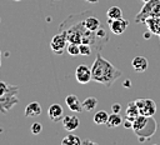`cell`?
I'll return each mask as SVG.
<instances>
[{"instance_id":"12","label":"cell","mask_w":160,"mask_h":145,"mask_svg":"<svg viewBox=\"0 0 160 145\" xmlns=\"http://www.w3.org/2000/svg\"><path fill=\"white\" fill-rule=\"evenodd\" d=\"M61 121H62L64 129L66 131H70V132L74 131V130H76L79 128V125H80V120L75 115H64V118H62Z\"/></svg>"},{"instance_id":"13","label":"cell","mask_w":160,"mask_h":145,"mask_svg":"<svg viewBox=\"0 0 160 145\" xmlns=\"http://www.w3.org/2000/svg\"><path fill=\"white\" fill-rule=\"evenodd\" d=\"M131 66H132V69H134L136 72H144V71L148 69V66H149V61H148V59H146L145 56L139 55V56H135V58L132 59Z\"/></svg>"},{"instance_id":"8","label":"cell","mask_w":160,"mask_h":145,"mask_svg":"<svg viewBox=\"0 0 160 145\" xmlns=\"http://www.w3.org/2000/svg\"><path fill=\"white\" fill-rule=\"evenodd\" d=\"M75 79L78 82L85 85L89 81H91V68H89L85 64H80L78 65L76 70H75Z\"/></svg>"},{"instance_id":"28","label":"cell","mask_w":160,"mask_h":145,"mask_svg":"<svg viewBox=\"0 0 160 145\" xmlns=\"http://www.w3.org/2000/svg\"><path fill=\"white\" fill-rule=\"evenodd\" d=\"M130 84H131V81H130V80H125V81L122 82V86H124V88H130V86H131Z\"/></svg>"},{"instance_id":"21","label":"cell","mask_w":160,"mask_h":145,"mask_svg":"<svg viewBox=\"0 0 160 145\" xmlns=\"http://www.w3.org/2000/svg\"><path fill=\"white\" fill-rule=\"evenodd\" d=\"M61 144L62 145H81V139L74 134H69L61 140Z\"/></svg>"},{"instance_id":"33","label":"cell","mask_w":160,"mask_h":145,"mask_svg":"<svg viewBox=\"0 0 160 145\" xmlns=\"http://www.w3.org/2000/svg\"><path fill=\"white\" fill-rule=\"evenodd\" d=\"M0 58H1V51H0Z\"/></svg>"},{"instance_id":"34","label":"cell","mask_w":160,"mask_h":145,"mask_svg":"<svg viewBox=\"0 0 160 145\" xmlns=\"http://www.w3.org/2000/svg\"><path fill=\"white\" fill-rule=\"evenodd\" d=\"M15 1H20V0H15Z\"/></svg>"},{"instance_id":"29","label":"cell","mask_w":160,"mask_h":145,"mask_svg":"<svg viewBox=\"0 0 160 145\" xmlns=\"http://www.w3.org/2000/svg\"><path fill=\"white\" fill-rule=\"evenodd\" d=\"M86 2H90V4H96L99 0H85Z\"/></svg>"},{"instance_id":"1","label":"cell","mask_w":160,"mask_h":145,"mask_svg":"<svg viewBox=\"0 0 160 145\" xmlns=\"http://www.w3.org/2000/svg\"><path fill=\"white\" fill-rule=\"evenodd\" d=\"M120 76L121 71L119 69H116L110 61L104 59L100 54H96V58L91 66V79L95 82L110 88Z\"/></svg>"},{"instance_id":"15","label":"cell","mask_w":160,"mask_h":145,"mask_svg":"<svg viewBox=\"0 0 160 145\" xmlns=\"http://www.w3.org/2000/svg\"><path fill=\"white\" fill-rule=\"evenodd\" d=\"M139 115H140V112H139L138 105L135 104V101H130V102L126 105L125 119H128V120H130V121H134Z\"/></svg>"},{"instance_id":"25","label":"cell","mask_w":160,"mask_h":145,"mask_svg":"<svg viewBox=\"0 0 160 145\" xmlns=\"http://www.w3.org/2000/svg\"><path fill=\"white\" fill-rule=\"evenodd\" d=\"M9 84L8 82H5V81H0V96L1 95H4L8 90H9Z\"/></svg>"},{"instance_id":"22","label":"cell","mask_w":160,"mask_h":145,"mask_svg":"<svg viewBox=\"0 0 160 145\" xmlns=\"http://www.w3.org/2000/svg\"><path fill=\"white\" fill-rule=\"evenodd\" d=\"M66 50H68L69 55H71V56H79V55H80L79 44H76V42H69Z\"/></svg>"},{"instance_id":"19","label":"cell","mask_w":160,"mask_h":145,"mask_svg":"<svg viewBox=\"0 0 160 145\" xmlns=\"http://www.w3.org/2000/svg\"><path fill=\"white\" fill-rule=\"evenodd\" d=\"M106 16H108V19H111V20L120 19V18H122V11L119 6H110L106 11Z\"/></svg>"},{"instance_id":"11","label":"cell","mask_w":160,"mask_h":145,"mask_svg":"<svg viewBox=\"0 0 160 145\" xmlns=\"http://www.w3.org/2000/svg\"><path fill=\"white\" fill-rule=\"evenodd\" d=\"M65 102L68 105V108L72 111V112H81L84 111V108H82V102L79 100V98L74 94H70L65 98Z\"/></svg>"},{"instance_id":"14","label":"cell","mask_w":160,"mask_h":145,"mask_svg":"<svg viewBox=\"0 0 160 145\" xmlns=\"http://www.w3.org/2000/svg\"><path fill=\"white\" fill-rule=\"evenodd\" d=\"M24 112L26 118H38L41 114V105L38 101H32L26 105Z\"/></svg>"},{"instance_id":"7","label":"cell","mask_w":160,"mask_h":145,"mask_svg":"<svg viewBox=\"0 0 160 145\" xmlns=\"http://www.w3.org/2000/svg\"><path fill=\"white\" fill-rule=\"evenodd\" d=\"M135 104L139 108V112L145 116H154L156 112V104L151 99H136Z\"/></svg>"},{"instance_id":"27","label":"cell","mask_w":160,"mask_h":145,"mask_svg":"<svg viewBox=\"0 0 160 145\" xmlns=\"http://www.w3.org/2000/svg\"><path fill=\"white\" fill-rule=\"evenodd\" d=\"M122 125H124L125 129H131V128H132V121L125 119V121H122Z\"/></svg>"},{"instance_id":"17","label":"cell","mask_w":160,"mask_h":145,"mask_svg":"<svg viewBox=\"0 0 160 145\" xmlns=\"http://www.w3.org/2000/svg\"><path fill=\"white\" fill-rule=\"evenodd\" d=\"M121 124H122V118H121L120 112H119V114L111 112V114L109 115V119H108V122H106V126H108L109 129L118 128V126L121 125Z\"/></svg>"},{"instance_id":"10","label":"cell","mask_w":160,"mask_h":145,"mask_svg":"<svg viewBox=\"0 0 160 145\" xmlns=\"http://www.w3.org/2000/svg\"><path fill=\"white\" fill-rule=\"evenodd\" d=\"M48 116L51 121L54 122H58V121H61L62 118H64V110H62V106L60 104H51L48 109Z\"/></svg>"},{"instance_id":"26","label":"cell","mask_w":160,"mask_h":145,"mask_svg":"<svg viewBox=\"0 0 160 145\" xmlns=\"http://www.w3.org/2000/svg\"><path fill=\"white\" fill-rule=\"evenodd\" d=\"M111 111H112V112H116V114H119V112L121 111V105H120L119 102H115V104H112V105H111Z\"/></svg>"},{"instance_id":"18","label":"cell","mask_w":160,"mask_h":145,"mask_svg":"<svg viewBox=\"0 0 160 145\" xmlns=\"http://www.w3.org/2000/svg\"><path fill=\"white\" fill-rule=\"evenodd\" d=\"M108 119H109V114L105 110H99L94 115V122L96 125H105L108 122Z\"/></svg>"},{"instance_id":"5","label":"cell","mask_w":160,"mask_h":145,"mask_svg":"<svg viewBox=\"0 0 160 145\" xmlns=\"http://www.w3.org/2000/svg\"><path fill=\"white\" fill-rule=\"evenodd\" d=\"M156 14H158V16H160V0H149L145 2L144 8L139 12V15L135 18V21L136 22L146 21V19L149 16L154 18Z\"/></svg>"},{"instance_id":"24","label":"cell","mask_w":160,"mask_h":145,"mask_svg":"<svg viewBox=\"0 0 160 145\" xmlns=\"http://www.w3.org/2000/svg\"><path fill=\"white\" fill-rule=\"evenodd\" d=\"M30 130H31V134H34V135H39V134L42 131V125H41L40 122H34V124L31 125Z\"/></svg>"},{"instance_id":"3","label":"cell","mask_w":160,"mask_h":145,"mask_svg":"<svg viewBox=\"0 0 160 145\" xmlns=\"http://www.w3.org/2000/svg\"><path fill=\"white\" fill-rule=\"evenodd\" d=\"M132 131L138 136L140 141L149 140L158 129V124L154 120L152 116H145V115H139L134 121H132Z\"/></svg>"},{"instance_id":"20","label":"cell","mask_w":160,"mask_h":145,"mask_svg":"<svg viewBox=\"0 0 160 145\" xmlns=\"http://www.w3.org/2000/svg\"><path fill=\"white\" fill-rule=\"evenodd\" d=\"M82 102V108H84V110L85 111H92L96 106H98V99L96 98H92V96H89V98H86L84 101H81Z\"/></svg>"},{"instance_id":"2","label":"cell","mask_w":160,"mask_h":145,"mask_svg":"<svg viewBox=\"0 0 160 145\" xmlns=\"http://www.w3.org/2000/svg\"><path fill=\"white\" fill-rule=\"evenodd\" d=\"M89 12L90 11H82L80 14H74V15L69 16L68 19H65L60 24L59 31L65 34V36H66L69 42L81 44L82 34H84V31L86 29L85 25H84V19Z\"/></svg>"},{"instance_id":"23","label":"cell","mask_w":160,"mask_h":145,"mask_svg":"<svg viewBox=\"0 0 160 145\" xmlns=\"http://www.w3.org/2000/svg\"><path fill=\"white\" fill-rule=\"evenodd\" d=\"M79 49H80V55H81V56H90L91 52H92V48H91V45L85 44V42L79 44Z\"/></svg>"},{"instance_id":"9","label":"cell","mask_w":160,"mask_h":145,"mask_svg":"<svg viewBox=\"0 0 160 145\" xmlns=\"http://www.w3.org/2000/svg\"><path fill=\"white\" fill-rule=\"evenodd\" d=\"M108 24L110 26V30L112 34L115 35H121L124 34V31L128 29V25H129V21L120 18V19H115V20H111V19H108Z\"/></svg>"},{"instance_id":"4","label":"cell","mask_w":160,"mask_h":145,"mask_svg":"<svg viewBox=\"0 0 160 145\" xmlns=\"http://www.w3.org/2000/svg\"><path fill=\"white\" fill-rule=\"evenodd\" d=\"M18 92H19V88L18 86H9V90L0 96V111L2 114H6L14 105H16L19 102L18 99Z\"/></svg>"},{"instance_id":"6","label":"cell","mask_w":160,"mask_h":145,"mask_svg":"<svg viewBox=\"0 0 160 145\" xmlns=\"http://www.w3.org/2000/svg\"><path fill=\"white\" fill-rule=\"evenodd\" d=\"M68 44H69V41H68L65 34L59 31L56 35L52 36V39L50 41V48H51L52 52H55L56 55H61L65 51V49L68 48L66 46Z\"/></svg>"},{"instance_id":"31","label":"cell","mask_w":160,"mask_h":145,"mask_svg":"<svg viewBox=\"0 0 160 145\" xmlns=\"http://www.w3.org/2000/svg\"><path fill=\"white\" fill-rule=\"evenodd\" d=\"M142 1H144V2H146V1H149V0H142Z\"/></svg>"},{"instance_id":"32","label":"cell","mask_w":160,"mask_h":145,"mask_svg":"<svg viewBox=\"0 0 160 145\" xmlns=\"http://www.w3.org/2000/svg\"><path fill=\"white\" fill-rule=\"evenodd\" d=\"M0 65H1V58H0Z\"/></svg>"},{"instance_id":"16","label":"cell","mask_w":160,"mask_h":145,"mask_svg":"<svg viewBox=\"0 0 160 145\" xmlns=\"http://www.w3.org/2000/svg\"><path fill=\"white\" fill-rule=\"evenodd\" d=\"M84 25L88 30H91V31H96L99 28H100V20L92 15V12H90V15L85 16L84 19Z\"/></svg>"},{"instance_id":"30","label":"cell","mask_w":160,"mask_h":145,"mask_svg":"<svg viewBox=\"0 0 160 145\" xmlns=\"http://www.w3.org/2000/svg\"><path fill=\"white\" fill-rule=\"evenodd\" d=\"M150 36H151V35H150V32H145V34H144V38H145V39H149Z\"/></svg>"}]
</instances>
